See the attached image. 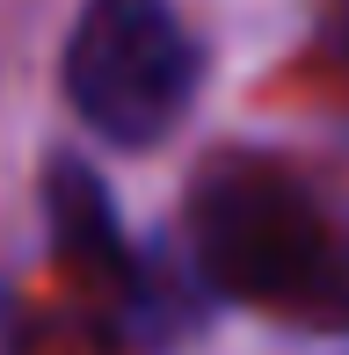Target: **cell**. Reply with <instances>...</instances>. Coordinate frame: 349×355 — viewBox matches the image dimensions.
I'll return each instance as SVG.
<instances>
[{
    "mask_svg": "<svg viewBox=\"0 0 349 355\" xmlns=\"http://www.w3.org/2000/svg\"><path fill=\"white\" fill-rule=\"evenodd\" d=\"M182 232L211 297L306 334H349V225H335L291 159L262 145L204 153L189 174Z\"/></svg>",
    "mask_w": 349,
    "mask_h": 355,
    "instance_id": "6da1fadb",
    "label": "cell"
},
{
    "mask_svg": "<svg viewBox=\"0 0 349 355\" xmlns=\"http://www.w3.org/2000/svg\"><path fill=\"white\" fill-rule=\"evenodd\" d=\"M66 109L117 153H153L204 94V37L174 0H81L58 51Z\"/></svg>",
    "mask_w": 349,
    "mask_h": 355,
    "instance_id": "7a4b0ae2",
    "label": "cell"
},
{
    "mask_svg": "<svg viewBox=\"0 0 349 355\" xmlns=\"http://www.w3.org/2000/svg\"><path fill=\"white\" fill-rule=\"evenodd\" d=\"M37 196H44L51 247H58V261H66L73 276L117 290L124 304H153V276H146V261H138V247L124 239L117 196H109V182L88 167L81 153H51L44 159Z\"/></svg>",
    "mask_w": 349,
    "mask_h": 355,
    "instance_id": "3957f363",
    "label": "cell"
},
{
    "mask_svg": "<svg viewBox=\"0 0 349 355\" xmlns=\"http://www.w3.org/2000/svg\"><path fill=\"white\" fill-rule=\"evenodd\" d=\"M0 355H22V304L8 283H0Z\"/></svg>",
    "mask_w": 349,
    "mask_h": 355,
    "instance_id": "277c9868",
    "label": "cell"
}]
</instances>
